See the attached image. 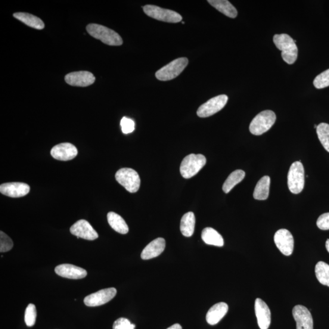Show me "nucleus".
Masks as SVG:
<instances>
[{"mask_svg": "<svg viewBox=\"0 0 329 329\" xmlns=\"http://www.w3.org/2000/svg\"><path fill=\"white\" fill-rule=\"evenodd\" d=\"M275 44L282 51L283 60L288 64L295 63L297 58L298 49L296 40L287 34H276L273 37Z\"/></svg>", "mask_w": 329, "mask_h": 329, "instance_id": "f257e3e1", "label": "nucleus"}, {"mask_svg": "<svg viewBox=\"0 0 329 329\" xmlns=\"http://www.w3.org/2000/svg\"><path fill=\"white\" fill-rule=\"evenodd\" d=\"M88 33L94 38L100 40L105 44L120 46L123 44V39L114 30L98 24H90L86 28Z\"/></svg>", "mask_w": 329, "mask_h": 329, "instance_id": "f03ea898", "label": "nucleus"}, {"mask_svg": "<svg viewBox=\"0 0 329 329\" xmlns=\"http://www.w3.org/2000/svg\"><path fill=\"white\" fill-rule=\"evenodd\" d=\"M206 163V158L203 154H189L182 160L180 172L183 178L190 179L196 175Z\"/></svg>", "mask_w": 329, "mask_h": 329, "instance_id": "7ed1b4c3", "label": "nucleus"}, {"mask_svg": "<svg viewBox=\"0 0 329 329\" xmlns=\"http://www.w3.org/2000/svg\"><path fill=\"white\" fill-rule=\"evenodd\" d=\"M276 116L274 112L266 110L261 112L254 118L250 126V131L255 135H260L269 131L274 125Z\"/></svg>", "mask_w": 329, "mask_h": 329, "instance_id": "20e7f679", "label": "nucleus"}, {"mask_svg": "<svg viewBox=\"0 0 329 329\" xmlns=\"http://www.w3.org/2000/svg\"><path fill=\"white\" fill-rule=\"evenodd\" d=\"M188 64L187 58L176 59L158 70L156 73V78L162 81L175 79L184 71Z\"/></svg>", "mask_w": 329, "mask_h": 329, "instance_id": "39448f33", "label": "nucleus"}, {"mask_svg": "<svg viewBox=\"0 0 329 329\" xmlns=\"http://www.w3.org/2000/svg\"><path fill=\"white\" fill-rule=\"evenodd\" d=\"M305 176L303 164L298 161L291 164L288 174V186L293 194H299L303 190Z\"/></svg>", "mask_w": 329, "mask_h": 329, "instance_id": "423d86ee", "label": "nucleus"}, {"mask_svg": "<svg viewBox=\"0 0 329 329\" xmlns=\"http://www.w3.org/2000/svg\"><path fill=\"white\" fill-rule=\"evenodd\" d=\"M117 181L130 193H135L141 186V178L138 172L129 168L120 169L116 174Z\"/></svg>", "mask_w": 329, "mask_h": 329, "instance_id": "0eeeda50", "label": "nucleus"}, {"mask_svg": "<svg viewBox=\"0 0 329 329\" xmlns=\"http://www.w3.org/2000/svg\"><path fill=\"white\" fill-rule=\"evenodd\" d=\"M144 11L148 16L164 22L176 23L182 20L181 15L170 9H163L154 5H146Z\"/></svg>", "mask_w": 329, "mask_h": 329, "instance_id": "6e6552de", "label": "nucleus"}, {"mask_svg": "<svg viewBox=\"0 0 329 329\" xmlns=\"http://www.w3.org/2000/svg\"><path fill=\"white\" fill-rule=\"evenodd\" d=\"M228 101V97L226 95H218L211 98L199 107L197 111L198 116L206 118L213 116L223 109Z\"/></svg>", "mask_w": 329, "mask_h": 329, "instance_id": "1a4fd4ad", "label": "nucleus"}, {"mask_svg": "<svg viewBox=\"0 0 329 329\" xmlns=\"http://www.w3.org/2000/svg\"><path fill=\"white\" fill-rule=\"evenodd\" d=\"M274 240L276 246L285 256H289L292 254L294 239L289 231L285 229L278 231L275 235Z\"/></svg>", "mask_w": 329, "mask_h": 329, "instance_id": "9d476101", "label": "nucleus"}, {"mask_svg": "<svg viewBox=\"0 0 329 329\" xmlns=\"http://www.w3.org/2000/svg\"><path fill=\"white\" fill-rule=\"evenodd\" d=\"M117 294L115 288H108L90 294L84 300L85 305L88 307H97L109 302Z\"/></svg>", "mask_w": 329, "mask_h": 329, "instance_id": "9b49d317", "label": "nucleus"}, {"mask_svg": "<svg viewBox=\"0 0 329 329\" xmlns=\"http://www.w3.org/2000/svg\"><path fill=\"white\" fill-rule=\"evenodd\" d=\"M71 234L88 240H95L98 238V234L90 223L85 220H80L71 226Z\"/></svg>", "mask_w": 329, "mask_h": 329, "instance_id": "f8f14e48", "label": "nucleus"}, {"mask_svg": "<svg viewBox=\"0 0 329 329\" xmlns=\"http://www.w3.org/2000/svg\"><path fill=\"white\" fill-rule=\"evenodd\" d=\"M65 80L71 86L84 88L93 85L95 81V77L89 71H80L67 74Z\"/></svg>", "mask_w": 329, "mask_h": 329, "instance_id": "ddd939ff", "label": "nucleus"}, {"mask_svg": "<svg viewBox=\"0 0 329 329\" xmlns=\"http://www.w3.org/2000/svg\"><path fill=\"white\" fill-rule=\"evenodd\" d=\"M293 315L296 322V329H313L312 316L306 307L300 305L294 307Z\"/></svg>", "mask_w": 329, "mask_h": 329, "instance_id": "4468645a", "label": "nucleus"}, {"mask_svg": "<svg viewBox=\"0 0 329 329\" xmlns=\"http://www.w3.org/2000/svg\"><path fill=\"white\" fill-rule=\"evenodd\" d=\"M30 187L25 183H5L0 185V192L6 196L11 198H20L29 194Z\"/></svg>", "mask_w": 329, "mask_h": 329, "instance_id": "2eb2a0df", "label": "nucleus"}, {"mask_svg": "<svg viewBox=\"0 0 329 329\" xmlns=\"http://www.w3.org/2000/svg\"><path fill=\"white\" fill-rule=\"evenodd\" d=\"M51 154L55 159L62 161L72 160L77 154L76 147L70 143H63L51 149Z\"/></svg>", "mask_w": 329, "mask_h": 329, "instance_id": "dca6fc26", "label": "nucleus"}, {"mask_svg": "<svg viewBox=\"0 0 329 329\" xmlns=\"http://www.w3.org/2000/svg\"><path fill=\"white\" fill-rule=\"evenodd\" d=\"M55 272L61 277L70 279H80L86 277L88 272L85 269L71 264H62L55 268Z\"/></svg>", "mask_w": 329, "mask_h": 329, "instance_id": "f3484780", "label": "nucleus"}, {"mask_svg": "<svg viewBox=\"0 0 329 329\" xmlns=\"http://www.w3.org/2000/svg\"><path fill=\"white\" fill-rule=\"evenodd\" d=\"M255 312L260 329H268L271 324V312L266 304L260 298L255 301Z\"/></svg>", "mask_w": 329, "mask_h": 329, "instance_id": "a211bd4d", "label": "nucleus"}, {"mask_svg": "<svg viewBox=\"0 0 329 329\" xmlns=\"http://www.w3.org/2000/svg\"><path fill=\"white\" fill-rule=\"evenodd\" d=\"M166 248V240L163 238H157L152 241L144 248L141 254L143 260L155 258L160 255Z\"/></svg>", "mask_w": 329, "mask_h": 329, "instance_id": "6ab92c4d", "label": "nucleus"}, {"mask_svg": "<svg viewBox=\"0 0 329 329\" xmlns=\"http://www.w3.org/2000/svg\"><path fill=\"white\" fill-rule=\"evenodd\" d=\"M229 307L225 303L215 304L209 309L206 315V320L210 325H215L224 318L228 313Z\"/></svg>", "mask_w": 329, "mask_h": 329, "instance_id": "aec40b11", "label": "nucleus"}, {"mask_svg": "<svg viewBox=\"0 0 329 329\" xmlns=\"http://www.w3.org/2000/svg\"><path fill=\"white\" fill-rule=\"evenodd\" d=\"M208 3L226 16L232 18L237 16V9L227 0H209Z\"/></svg>", "mask_w": 329, "mask_h": 329, "instance_id": "412c9836", "label": "nucleus"}, {"mask_svg": "<svg viewBox=\"0 0 329 329\" xmlns=\"http://www.w3.org/2000/svg\"><path fill=\"white\" fill-rule=\"evenodd\" d=\"M13 15L17 20L21 21L27 26L33 28V29L39 30L44 29V23L35 15L24 13V12H16Z\"/></svg>", "mask_w": 329, "mask_h": 329, "instance_id": "4be33fe9", "label": "nucleus"}, {"mask_svg": "<svg viewBox=\"0 0 329 329\" xmlns=\"http://www.w3.org/2000/svg\"><path fill=\"white\" fill-rule=\"evenodd\" d=\"M202 239L207 244L222 247L224 246V240L221 235L212 228L203 229L201 234Z\"/></svg>", "mask_w": 329, "mask_h": 329, "instance_id": "5701e85b", "label": "nucleus"}, {"mask_svg": "<svg viewBox=\"0 0 329 329\" xmlns=\"http://www.w3.org/2000/svg\"><path fill=\"white\" fill-rule=\"evenodd\" d=\"M107 217L108 224L114 230L121 234H126L129 232L128 226L119 214L113 212H108Z\"/></svg>", "mask_w": 329, "mask_h": 329, "instance_id": "b1692460", "label": "nucleus"}, {"mask_svg": "<svg viewBox=\"0 0 329 329\" xmlns=\"http://www.w3.org/2000/svg\"><path fill=\"white\" fill-rule=\"evenodd\" d=\"M195 216L194 213L191 212L186 213L182 216L180 225V229L182 234L186 237H190L193 235L195 231Z\"/></svg>", "mask_w": 329, "mask_h": 329, "instance_id": "393cba45", "label": "nucleus"}, {"mask_svg": "<svg viewBox=\"0 0 329 329\" xmlns=\"http://www.w3.org/2000/svg\"><path fill=\"white\" fill-rule=\"evenodd\" d=\"M270 178L263 176L259 180L254 190L253 196L257 200H266L269 196Z\"/></svg>", "mask_w": 329, "mask_h": 329, "instance_id": "a878e982", "label": "nucleus"}, {"mask_svg": "<svg viewBox=\"0 0 329 329\" xmlns=\"http://www.w3.org/2000/svg\"><path fill=\"white\" fill-rule=\"evenodd\" d=\"M245 177V173L244 171L241 170H237L232 172L230 175L229 176L223 185V190L225 194H228L230 192L232 188H234L236 185H237L243 181Z\"/></svg>", "mask_w": 329, "mask_h": 329, "instance_id": "bb28decb", "label": "nucleus"}, {"mask_svg": "<svg viewBox=\"0 0 329 329\" xmlns=\"http://www.w3.org/2000/svg\"><path fill=\"white\" fill-rule=\"evenodd\" d=\"M316 278L320 284L329 287V265L324 262H319L315 266Z\"/></svg>", "mask_w": 329, "mask_h": 329, "instance_id": "cd10ccee", "label": "nucleus"}, {"mask_svg": "<svg viewBox=\"0 0 329 329\" xmlns=\"http://www.w3.org/2000/svg\"><path fill=\"white\" fill-rule=\"evenodd\" d=\"M319 141L321 143L325 150L329 153V125L327 123L319 124L316 128Z\"/></svg>", "mask_w": 329, "mask_h": 329, "instance_id": "c85d7f7f", "label": "nucleus"}, {"mask_svg": "<svg viewBox=\"0 0 329 329\" xmlns=\"http://www.w3.org/2000/svg\"><path fill=\"white\" fill-rule=\"evenodd\" d=\"M37 318V310L35 305L30 304L26 307L24 313V321L27 326L32 327L36 323Z\"/></svg>", "mask_w": 329, "mask_h": 329, "instance_id": "c756f323", "label": "nucleus"}, {"mask_svg": "<svg viewBox=\"0 0 329 329\" xmlns=\"http://www.w3.org/2000/svg\"><path fill=\"white\" fill-rule=\"evenodd\" d=\"M313 85L316 89H321L329 86V69L319 74L313 80Z\"/></svg>", "mask_w": 329, "mask_h": 329, "instance_id": "7c9ffc66", "label": "nucleus"}, {"mask_svg": "<svg viewBox=\"0 0 329 329\" xmlns=\"http://www.w3.org/2000/svg\"><path fill=\"white\" fill-rule=\"evenodd\" d=\"M13 241L5 232H0V252L5 253L12 250L13 248Z\"/></svg>", "mask_w": 329, "mask_h": 329, "instance_id": "2f4dec72", "label": "nucleus"}, {"mask_svg": "<svg viewBox=\"0 0 329 329\" xmlns=\"http://www.w3.org/2000/svg\"><path fill=\"white\" fill-rule=\"evenodd\" d=\"M121 127H122V132L125 134H128L134 131L135 123L131 119L127 117H123L120 122Z\"/></svg>", "mask_w": 329, "mask_h": 329, "instance_id": "473e14b6", "label": "nucleus"}, {"mask_svg": "<svg viewBox=\"0 0 329 329\" xmlns=\"http://www.w3.org/2000/svg\"><path fill=\"white\" fill-rule=\"evenodd\" d=\"M135 325L131 324L128 319L120 318L114 322L113 329H135Z\"/></svg>", "mask_w": 329, "mask_h": 329, "instance_id": "72a5a7b5", "label": "nucleus"}, {"mask_svg": "<svg viewBox=\"0 0 329 329\" xmlns=\"http://www.w3.org/2000/svg\"><path fill=\"white\" fill-rule=\"evenodd\" d=\"M316 225L321 230H329V213H325L319 216Z\"/></svg>", "mask_w": 329, "mask_h": 329, "instance_id": "f704fd0d", "label": "nucleus"}, {"mask_svg": "<svg viewBox=\"0 0 329 329\" xmlns=\"http://www.w3.org/2000/svg\"><path fill=\"white\" fill-rule=\"evenodd\" d=\"M167 329H182L181 325L179 324H175Z\"/></svg>", "mask_w": 329, "mask_h": 329, "instance_id": "c9c22d12", "label": "nucleus"}, {"mask_svg": "<svg viewBox=\"0 0 329 329\" xmlns=\"http://www.w3.org/2000/svg\"><path fill=\"white\" fill-rule=\"evenodd\" d=\"M325 247H326V250L329 253V239H328V240L326 241V243H325Z\"/></svg>", "mask_w": 329, "mask_h": 329, "instance_id": "e433bc0d", "label": "nucleus"}]
</instances>
